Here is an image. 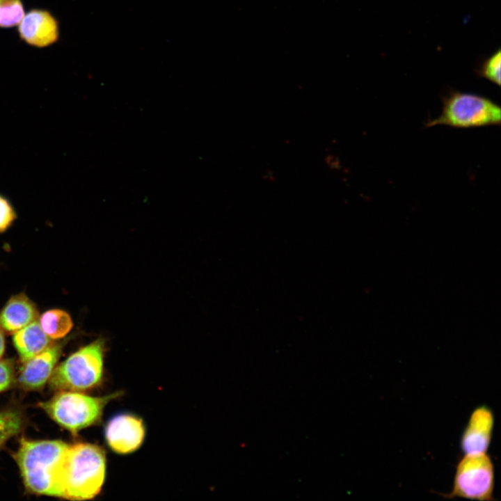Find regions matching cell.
<instances>
[{"label":"cell","mask_w":501,"mask_h":501,"mask_svg":"<svg viewBox=\"0 0 501 501\" xmlns=\"http://www.w3.org/2000/svg\"><path fill=\"white\" fill-rule=\"evenodd\" d=\"M495 424L493 411L486 405L475 408L462 432L460 447L463 454L486 453Z\"/></svg>","instance_id":"ba28073f"},{"label":"cell","mask_w":501,"mask_h":501,"mask_svg":"<svg viewBox=\"0 0 501 501\" xmlns=\"http://www.w3.org/2000/svg\"><path fill=\"white\" fill-rule=\"evenodd\" d=\"M104 346V340L99 338L71 354L54 368L50 388L79 392L98 385L103 376Z\"/></svg>","instance_id":"3957f363"},{"label":"cell","mask_w":501,"mask_h":501,"mask_svg":"<svg viewBox=\"0 0 501 501\" xmlns=\"http://www.w3.org/2000/svg\"><path fill=\"white\" fill-rule=\"evenodd\" d=\"M35 305L24 294L10 297L0 312V326L14 333L37 319Z\"/></svg>","instance_id":"8fae6325"},{"label":"cell","mask_w":501,"mask_h":501,"mask_svg":"<svg viewBox=\"0 0 501 501\" xmlns=\"http://www.w3.org/2000/svg\"><path fill=\"white\" fill-rule=\"evenodd\" d=\"M120 395L92 397L77 391H59L39 406L60 426L76 434L98 422L106 405Z\"/></svg>","instance_id":"277c9868"},{"label":"cell","mask_w":501,"mask_h":501,"mask_svg":"<svg viewBox=\"0 0 501 501\" xmlns=\"http://www.w3.org/2000/svg\"><path fill=\"white\" fill-rule=\"evenodd\" d=\"M5 351V339L3 336V333L1 330V327L0 326V358L3 356Z\"/></svg>","instance_id":"d6986e66"},{"label":"cell","mask_w":501,"mask_h":501,"mask_svg":"<svg viewBox=\"0 0 501 501\" xmlns=\"http://www.w3.org/2000/svg\"><path fill=\"white\" fill-rule=\"evenodd\" d=\"M51 340L37 319L14 333L13 337L14 346L23 363L50 347Z\"/></svg>","instance_id":"7c38bea8"},{"label":"cell","mask_w":501,"mask_h":501,"mask_svg":"<svg viewBox=\"0 0 501 501\" xmlns=\"http://www.w3.org/2000/svg\"><path fill=\"white\" fill-rule=\"evenodd\" d=\"M17 218V214L10 201L0 193V232L6 231Z\"/></svg>","instance_id":"e0dca14e"},{"label":"cell","mask_w":501,"mask_h":501,"mask_svg":"<svg viewBox=\"0 0 501 501\" xmlns=\"http://www.w3.org/2000/svg\"><path fill=\"white\" fill-rule=\"evenodd\" d=\"M62 352V344H51L42 352L23 363L18 381L24 388L38 390L49 381Z\"/></svg>","instance_id":"30bf717a"},{"label":"cell","mask_w":501,"mask_h":501,"mask_svg":"<svg viewBox=\"0 0 501 501\" xmlns=\"http://www.w3.org/2000/svg\"><path fill=\"white\" fill-rule=\"evenodd\" d=\"M23 424L19 411L9 409L0 412V449L8 439L21 431Z\"/></svg>","instance_id":"5bb4252c"},{"label":"cell","mask_w":501,"mask_h":501,"mask_svg":"<svg viewBox=\"0 0 501 501\" xmlns=\"http://www.w3.org/2000/svg\"><path fill=\"white\" fill-rule=\"evenodd\" d=\"M18 25L20 38L33 47H45L56 42L58 38V22L45 10H30Z\"/></svg>","instance_id":"9c48e42d"},{"label":"cell","mask_w":501,"mask_h":501,"mask_svg":"<svg viewBox=\"0 0 501 501\" xmlns=\"http://www.w3.org/2000/svg\"><path fill=\"white\" fill-rule=\"evenodd\" d=\"M14 379V367L10 360H0V392L8 389Z\"/></svg>","instance_id":"ac0fdd59"},{"label":"cell","mask_w":501,"mask_h":501,"mask_svg":"<svg viewBox=\"0 0 501 501\" xmlns=\"http://www.w3.org/2000/svg\"><path fill=\"white\" fill-rule=\"evenodd\" d=\"M145 437L141 419L120 414L109 420L105 428V438L109 447L118 454H129L138 450Z\"/></svg>","instance_id":"52a82bcc"},{"label":"cell","mask_w":501,"mask_h":501,"mask_svg":"<svg viewBox=\"0 0 501 501\" xmlns=\"http://www.w3.org/2000/svg\"><path fill=\"white\" fill-rule=\"evenodd\" d=\"M68 445L61 440L21 439L14 458L29 491L58 497L59 474Z\"/></svg>","instance_id":"7a4b0ae2"},{"label":"cell","mask_w":501,"mask_h":501,"mask_svg":"<svg viewBox=\"0 0 501 501\" xmlns=\"http://www.w3.org/2000/svg\"><path fill=\"white\" fill-rule=\"evenodd\" d=\"M494 464L486 453L464 454L458 462L449 498L494 500Z\"/></svg>","instance_id":"8992f818"},{"label":"cell","mask_w":501,"mask_h":501,"mask_svg":"<svg viewBox=\"0 0 501 501\" xmlns=\"http://www.w3.org/2000/svg\"><path fill=\"white\" fill-rule=\"evenodd\" d=\"M104 450L89 443L68 445L58 479V497L73 500L92 499L104 482Z\"/></svg>","instance_id":"6da1fadb"},{"label":"cell","mask_w":501,"mask_h":501,"mask_svg":"<svg viewBox=\"0 0 501 501\" xmlns=\"http://www.w3.org/2000/svg\"><path fill=\"white\" fill-rule=\"evenodd\" d=\"M39 322L44 332L54 340L65 337L73 326L70 315L61 309L46 311L41 315Z\"/></svg>","instance_id":"4fadbf2b"},{"label":"cell","mask_w":501,"mask_h":501,"mask_svg":"<svg viewBox=\"0 0 501 501\" xmlns=\"http://www.w3.org/2000/svg\"><path fill=\"white\" fill-rule=\"evenodd\" d=\"M24 15L21 0H0L1 28H10L18 25Z\"/></svg>","instance_id":"9a60e30c"},{"label":"cell","mask_w":501,"mask_h":501,"mask_svg":"<svg viewBox=\"0 0 501 501\" xmlns=\"http://www.w3.org/2000/svg\"><path fill=\"white\" fill-rule=\"evenodd\" d=\"M500 67L501 54L499 49L482 63L477 72L480 77L500 86Z\"/></svg>","instance_id":"2e32d148"},{"label":"cell","mask_w":501,"mask_h":501,"mask_svg":"<svg viewBox=\"0 0 501 501\" xmlns=\"http://www.w3.org/2000/svg\"><path fill=\"white\" fill-rule=\"evenodd\" d=\"M499 105L473 93L451 91L443 99L441 113L426 123L427 127L445 125L470 128L500 124Z\"/></svg>","instance_id":"5b68a950"}]
</instances>
